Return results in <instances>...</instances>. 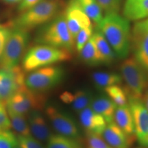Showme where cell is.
Wrapping results in <instances>:
<instances>
[{
  "label": "cell",
  "mask_w": 148,
  "mask_h": 148,
  "mask_svg": "<svg viewBox=\"0 0 148 148\" xmlns=\"http://www.w3.org/2000/svg\"><path fill=\"white\" fill-rule=\"evenodd\" d=\"M71 58V53L66 49L40 44L31 47L25 53L22 61V68L24 71L30 72L44 66L70 60Z\"/></svg>",
  "instance_id": "3"
},
{
  "label": "cell",
  "mask_w": 148,
  "mask_h": 148,
  "mask_svg": "<svg viewBox=\"0 0 148 148\" xmlns=\"http://www.w3.org/2000/svg\"><path fill=\"white\" fill-rule=\"evenodd\" d=\"M45 97L41 92L31 90L26 86L18 90L7 101L5 106L16 113L24 114L34 110H40L45 106Z\"/></svg>",
  "instance_id": "8"
},
{
  "label": "cell",
  "mask_w": 148,
  "mask_h": 148,
  "mask_svg": "<svg viewBox=\"0 0 148 148\" xmlns=\"http://www.w3.org/2000/svg\"><path fill=\"white\" fill-rule=\"evenodd\" d=\"M35 40L39 44L64 49L70 52L75 47V40L68 28L64 12L58 14L40 27Z\"/></svg>",
  "instance_id": "2"
},
{
  "label": "cell",
  "mask_w": 148,
  "mask_h": 148,
  "mask_svg": "<svg viewBox=\"0 0 148 148\" xmlns=\"http://www.w3.org/2000/svg\"><path fill=\"white\" fill-rule=\"evenodd\" d=\"M143 147H147L148 148V136L147 138H146L145 141V143H144V145Z\"/></svg>",
  "instance_id": "39"
},
{
  "label": "cell",
  "mask_w": 148,
  "mask_h": 148,
  "mask_svg": "<svg viewBox=\"0 0 148 148\" xmlns=\"http://www.w3.org/2000/svg\"><path fill=\"white\" fill-rule=\"evenodd\" d=\"M97 30L103 35L118 58H126L131 49L128 19L118 13L106 14L97 24Z\"/></svg>",
  "instance_id": "1"
},
{
  "label": "cell",
  "mask_w": 148,
  "mask_h": 148,
  "mask_svg": "<svg viewBox=\"0 0 148 148\" xmlns=\"http://www.w3.org/2000/svg\"><path fill=\"white\" fill-rule=\"evenodd\" d=\"M138 1V0H126L125 3H132V2H134V1Z\"/></svg>",
  "instance_id": "40"
},
{
  "label": "cell",
  "mask_w": 148,
  "mask_h": 148,
  "mask_svg": "<svg viewBox=\"0 0 148 148\" xmlns=\"http://www.w3.org/2000/svg\"><path fill=\"white\" fill-rule=\"evenodd\" d=\"M140 63L143 66V68L145 69V71H147V73L148 74V60L143 61V62H140Z\"/></svg>",
  "instance_id": "37"
},
{
  "label": "cell",
  "mask_w": 148,
  "mask_h": 148,
  "mask_svg": "<svg viewBox=\"0 0 148 148\" xmlns=\"http://www.w3.org/2000/svg\"><path fill=\"white\" fill-rule=\"evenodd\" d=\"M60 97L61 101L71 105L77 112L90 106L93 99L91 92L86 90H77L73 92H64L61 94Z\"/></svg>",
  "instance_id": "17"
},
{
  "label": "cell",
  "mask_w": 148,
  "mask_h": 148,
  "mask_svg": "<svg viewBox=\"0 0 148 148\" xmlns=\"http://www.w3.org/2000/svg\"><path fill=\"white\" fill-rule=\"evenodd\" d=\"M123 16L129 21H139L148 18V0L125 3Z\"/></svg>",
  "instance_id": "20"
},
{
  "label": "cell",
  "mask_w": 148,
  "mask_h": 148,
  "mask_svg": "<svg viewBox=\"0 0 148 148\" xmlns=\"http://www.w3.org/2000/svg\"><path fill=\"white\" fill-rule=\"evenodd\" d=\"M11 127L8 112L5 110V105L0 101V131L10 130Z\"/></svg>",
  "instance_id": "33"
},
{
  "label": "cell",
  "mask_w": 148,
  "mask_h": 148,
  "mask_svg": "<svg viewBox=\"0 0 148 148\" xmlns=\"http://www.w3.org/2000/svg\"><path fill=\"white\" fill-rule=\"evenodd\" d=\"M105 92L109 99L117 107L128 105V97L125 88L119 84L112 85L104 88Z\"/></svg>",
  "instance_id": "27"
},
{
  "label": "cell",
  "mask_w": 148,
  "mask_h": 148,
  "mask_svg": "<svg viewBox=\"0 0 148 148\" xmlns=\"http://www.w3.org/2000/svg\"><path fill=\"white\" fill-rule=\"evenodd\" d=\"M10 31V29L7 28V27H0V59L3 54L5 42H6Z\"/></svg>",
  "instance_id": "34"
},
{
  "label": "cell",
  "mask_w": 148,
  "mask_h": 148,
  "mask_svg": "<svg viewBox=\"0 0 148 148\" xmlns=\"http://www.w3.org/2000/svg\"><path fill=\"white\" fill-rule=\"evenodd\" d=\"M28 125L30 132L35 138L40 141H47L51 133L46 120L39 110H34L29 112Z\"/></svg>",
  "instance_id": "16"
},
{
  "label": "cell",
  "mask_w": 148,
  "mask_h": 148,
  "mask_svg": "<svg viewBox=\"0 0 148 148\" xmlns=\"http://www.w3.org/2000/svg\"><path fill=\"white\" fill-rule=\"evenodd\" d=\"M113 121L127 136L132 138L136 136L134 120L129 104L124 106L116 107Z\"/></svg>",
  "instance_id": "18"
},
{
  "label": "cell",
  "mask_w": 148,
  "mask_h": 148,
  "mask_svg": "<svg viewBox=\"0 0 148 148\" xmlns=\"http://www.w3.org/2000/svg\"><path fill=\"white\" fill-rule=\"evenodd\" d=\"M86 148H112L101 134L86 133Z\"/></svg>",
  "instance_id": "29"
},
{
  "label": "cell",
  "mask_w": 148,
  "mask_h": 148,
  "mask_svg": "<svg viewBox=\"0 0 148 148\" xmlns=\"http://www.w3.org/2000/svg\"><path fill=\"white\" fill-rule=\"evenodd\" d=\"M68 28L73 39L84 27L91 26V20L86 15L77 0H71L64 12Z\"/></svg>",
  "instance_id": "13"
},
{
  "label": "cell",
  "mask_w": 148,
  "mask_h": 148,
  "mask_svg": "<svg viewBox=\"0 0 148 148\" xmlns=\"http://www.w3.org/2000/svg\"><path fill=\"white\" fill-rule=\"evenodd\" d=\"M18 146V138L10 130L0 131V148H14Z\"/></svg>",
  "instance_id": "28"
},
{
  "label": "cell",
  "mask_w": 148,
  "mask_h": 148,
  "mask_svg": "<svg viewBox=\"0 0 148 148\" xmlns=\"http://www.w3.org/2000/svg\"><path fill=\"white\" fill-rule=\"evenodd\" d=\"M11 126L21 136H31L28 123L24 114H18L10 110H7Z\"/></svg>",
  "instance_id": "26"
},
{
  "label": "cell",
  "mask_w": 148,
  "mask_h": 148,
  "mask_svg": "<svg viewBox=\"0 0 148 148\" xmlns=\"http://www.w3.org/2000/svg\"><path fill=\"white\" fill-rule=\"evenodd\" d=\"M101 136L112 148H130L134 139L127 136L114 121L107 123Z\"/></svg>",
  "instance_id": "14"
},
{
  "label": "cell",
  "mask_w": 148,
  "mask_h": 148,
  "mask_svg": "<svg viewBox=\"0 0 148 148\" xmlns=\"http://www.w3.org/2000/svg\"><path fill=\"white\" fill-rule=\"evenodd\" d=\"M82 60L90 66H95L103 64L101 55L91 36L79 51Z\"/></svg>",
  "instance_id": "23"
},
{
  "label": "cell",
  "mask_w": 148,
  "mask_h": 148,
  "mask_svg": "<svg viewBox=\"0 0 148 148\" xmlns=\"http://www.w3.org/2000/svg\"><path fill=\"white\" fill-rule=\"evenodd\" d=\"M47 148H84L80 140L61 134H51L47 140Z\"/></svg>",
  "instance_id": "24"
},
{
  "label": "cell",
  "mask_w": 148,
  "mask_h": 148,
  "mask_svg": "<svg viewBox=\"0 0 148 148\" xmlns=\"http://www.w3.org/2000/svg\"><path fill=\"white\" fill-rule=\"evenodd\" d=\"M78 113L79 121L86 133L101 135L107 125L103 116L95 112L90 106L83 109Z\"/></svg>",
  "instance_id": "15"
},
{
  "label": "cell",
  "mask_w": 148,
  "mask_h": 148,
  "mask_svg": "<svg viewBox=\"0 0 148 148\" xmlns=\"http://www.w3.org/2000/svg\"><path fill=\"white\" fill-rule=\"evenodd\" d=\"M23 68L17 65L11 69H0V101L6 104L8 99L18 90L25 87Z\"/></svg>",
  "instance_id": "9"
},
{
  "label": "cell",
  "mask_w": 148,
  "mask_h": 148,
  "mask_svg": "<svg viewBox=\"0 0 148 148\" xmlns=\"http://www.w3.org/2000/svg\"><path fill=\"white\" fill-rule=\"evenodd\" d=\"M90 107L103 116L107 123L113 121L114 112L117 106L108 97H99L93 99Z\"/></svg>",
  "instance_id": "19"
},
{
  "label": "cell",
  "mask_w": 148,
  "mask_h": 148,
  "mask_svg": "<svg viewBox=\"0 0 148 148\" xmlns=\"http://www.w3.org/2000/svg\"><path fill=\"white\" fill-rule=\"evenodd\" d=\"M62 5L59 0H41L16 17L12 23V26L28 31L47 23L58 15Z\"/></svg>",
  "instance_id": "4"
},
{
  "label": "cell",
  "mask_w": 148,
  "mask_h": 148,
  "mask_svg": "<svg viewBox=\"0 0 148 148\" xmlns=\"http://www.w3.org/2000/svg\"><path fill=\"white\" fill-rule=\"evenodd\" d=\"M91 79L96 87L104 89L112 85L120 84L122 82L121 75L113 72H93Z\"/></svg>",
  "instance_id": "22"
},
{
  "label": "cell",
  "mask_w": 148,
  "mask_h": 148,
  "mask_svg": "<svg viewBox=\"0 0 148 148\" xmlns=\"http://www.w3.org/2000/svg\"><path fill=\"white\" fill-rule=\"evenodd\" d=\"M137 148H147V147H137Z\"/></svg>",
  "instance_id": "42"
},
{
  "label": "cell",
  "mask_w": 148,
  "mask_h": 148,
  "mask_svg": "<svg viewBox=\"0 0 148 148\" xmlns=\"http://www.w3.org/2000/svg\"><path fill=\"white\" fill-rule=\"evenodd\" d=\"M101 10L106 14L118 13L121 8L122 0H96Z\"/></svg>",
  "instance_id": "31"
},
{
  "label": "cell",
  "mask_w": 148,
  "mask_h": 148,
  "mask_svg": "<svg viewBox=\"0 0 148 148\" xmlns=\"http://www.w3.org/2000/svg\"><path fill=\"white\" fill-rule=\"evenodd\" d=\"M64 71L58 66H47L32 71L25 77V84L33 91L43 92L50 90L62 82Z\"/></svg>",
  "instance_id": "7"
},
{
  "label": "cell",
  "mask_w": 148,
  "mask_h": 148,
  "mask_svg": "<svg viewBox=\"0 0 148 148\" xmlns=\"http://www.w3.org/2000/svg\"><path fill=\"white\" fill-rule=\"evenodd\" d=\"M128 104L134 120L135 136L143 147L148 136V110L141 99L129 98Z\"/></svg>",
  "instance_id": "11"
},
{
  "label": "cell",
  "mask_w": 148,
  "mask_h": 148,
  "mask_svg": "<svg viewBox=\"0 0 148 148\" xmlns=\"http://www.w3.org/2000/svg\"><path fill=\"white\" fill-rule=\"evenodd\" d=\"M93 34V27L92 25L89 27H84L81 29L79 32L77 33L75 39V46L76 47L77 51L79 52L86 42L92 36Z\"/></svg>",
  "instance_id": "30"
},
{
  "label": "cell",
  "mask_w": 148,
  "mask_h": 148,
  "mask_svg": "<svg viewBox=\"0 0 148 148\" xmlns=\"http://www.w3.org/2000/svg\"><path fill=\"white\" fill-rule=\"evenodd\" d=\"M3 1L7 3H16L19 2L21 0H3Z\"/></svg>",
  "instance_id": "38"
},
{
  "label": "cell",
  "mask_w": 148,
  "mask_h": 148,
  "mask_svg": "<svg viewBox=\"0 0 148 148\" xmlns=\"http://www.w3.org/2000/svg\"><path fill=\"white\" fill-rule=\"evenodd\" d=\"M120 71L128 99H141L148 89V74L143 66L134 57H130L122 62Z\"/></svg>",
  "instance_id": "5"
},
{
  "label": "cell",
  "mask_w": 148,
  "mask_h": 148,
  "mask_svg": "<svg viewBox=\"0 0 148 148\" xmlns=\"http://www.w3.org/2000/svg\"><path fill=\"white\" fill-rule=\"evenodd\" d=\"M92 37L95 41L98 51L100 53L103 64H109L112 63L115 58L116 54L103 35L99 30H97L92 34Z\"/></svg>",
  "instance_id": "21"
},
{
  "label": "cell",
  "mask_w": 148,
  "mask_h": 148,
  "mask_svg": "<svg viewBox=\"0 0 148 148\" xmlns=\"http://www.w3.org/2000/svg\"><path fill=\"white\" fill-rule=\"evenodd\" d=\"M79 5L91 21L99 23L103 18V11L96 0H77Z\"/></svg>",
  "instance_id": "25"
},
{
  "label": "cell",
  "mask_w": 148,
  "mask_h": 148,
  "mask_svg": "<svg viewBox=\"0 0 148 148\" xmlns=\"http://www.w3.org/2000/svg\"><path fill=\"white\" fill-rule=\"evenodd\" d=\"M29 40L26 29L13 27L5 42L3 54L0 59V69H8L17 66Z\"/></svg>",
  "instance_id": "6"
},
{
  "label": "cell",
  "mask_w": 148,
  "mask_h": 148,
  "mask_svg": "<svg viewBox=\"0 0 148 148\" xmlns=\"http://www.w3.org/2000/svg\"><path fill=\"white\" fill-rule=\"evenodd\" d=\"M14 148H21V147H19V146H18H18H16V147H14Z\"/></svg>",
  "instance_id": "41"
},
{
  "label": "cell",
  "mask_w": 148,
  "mask_h": 148,
  "mask_svg": "<svg viewBox=\"0 0 148 148\" xmlns=\"http://www.w3.org/2000/svg\"><path fill=\"white\" fill-rule=\"evenodd\" d=\"M130 45L138 62L148 60V18L136 22L130 36Z\"/></svg>",
  "instance_id": "12"
},
{
  "label": "cell",
  "mask_w": 148,
  "mask_h": 148,
  "mask_svg": "<svg viewBox=\"0 0 148 148\" xmlns=\"http://www.w3.org/2000/svg\"><path fill=\"white\" fill-rule=\"evenodd\" d=\"M141 99H142V101H143V104L145 105V108H147V110H148V89L146 90L145 93L143 94Z\"/></svg>",
  "instance_id": "36"
},
{
  "label": "cell",
  "mask_w": 148,
  "mask_h": 148,
  "mask_svg": "<svg viewBox=\"0 0 148 148\" xmlns=\"http://www.w3.org/2000/svg\"><path fill=\"white\" fill-rule=\"evenodd\" d=\"M18 145L21 148H45L39 141L32 136L18 135Z\"/></svg>",
  "instance_id": "32"
},
{
  "label": "cell",
  "mask_w": 148,
  "mask_h": 148,
  "mask_svg": "<svg viewBox=\"0 0 148 148\" xmlns=\"http://www.w3.org/2000/svg\"><path fill=\"white\" fill-rule=\"evenodd\" d=\"M45 112L53 129L59 134L79 139L78 126L71 116L53 106H48Z\"/></svg>",
  "instance_id": "10"
},
{
  "label": "cell",
  "mask_w": 148,
  "mask_h": 148,
  "mask_svg": "<svg viewBox=\"0 0 148 148\" xmlns=\"http://www.w3.org/2000/svg\"><path fill=\"white\" fill-rule=\"evenodd\" d=\"M40 1H41V0H22L21 3L18 5V10L19 12H23L24 11L32 8Z\"/></svg>",
  "instance_id": "35"
}]
</instances>
